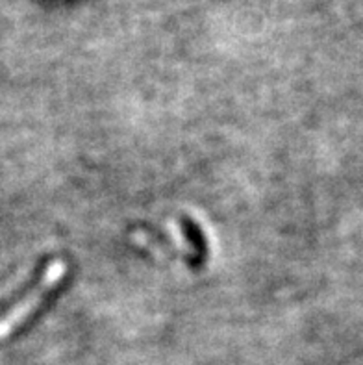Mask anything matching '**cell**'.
<instances>
[{"mask_svg":"<svg viewBox=\"0 0 363 365\" xmlns=\"http://www.w3.org/2000/svg\"><path fill=\"white\" fill-rule=\"evenodd\" d=\"M65 277H67V265L63 262H60V259L52 262L45 269L41 280L37 282V286L34 287L32 292L28 293L23 301L19 302L14 310L9 312L4 319L0 321V338H8L9 334H14L24 321H28V317L41 306V302L45 301L46 297L51 295L56 287L63 282Z\"/></svg>","mask_w":363,"mask_h":365,"instance_id":"obj_1","label":"cell"},{"mask_svg":"<svg viewBox=\"0 0 363 365\" xmlns=\"http://www.w3.org/2000/svg\"><path fill=\"white\" fill-rule=\"evenodd\" d=\"M182 230H184V236L188 240L189 247L193 250V256L198 259V264L204 262L208 255V247H206V240H204V234L200 230L197 222L191 221V219L184 217L182 219Z\"/></svg>","mask_w":363,"mask_h":365,"instance_id":"obj_2","label":"cell"}]
</instances>
